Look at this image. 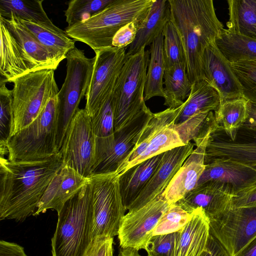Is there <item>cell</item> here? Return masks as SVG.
<instances>
[{
	"label": "cell",
	"instance_id": "obj_46",
	"mask_svg": "<svg viewBox=\"0 0 256 256\" xmlns=\"http://www.w3.org/2000/svg\"><path fill=\"white\" fill-rule=\"evenodd\" d=\"M256 206V183L236 194L233 200L234 207Z\"/></svg>",
	"mask_w": 256,
	"mask_h": 256
},
{
	"label": "cell",
	"instance_id": "obj_43",
	"mask_svg": "<svg viewBox=\"0 0 256 256\" xmlns=\"http://www.w3.org/2000/svg\"><path fill=\"white\" fill-rule=\"evenodd\" d=\"M178 232L152 236L145 250L146 256H172Z\"/></svg>",
	"mask_w": 256,
	"mask_h": 256
},
{
	"label": "cell",
	"instance_id": "obj_19",
	"mask_svg": "<svg viewBox=\"0 0 256 256\" xmlns=\"http://www.w3.org/2000/svg\"><path fill=\"white\" fill-rule=\"evenodd\" d=\"M210 134L194 142L196 148L184 161L162 194L170 204L176 203L196 187L205 168L206 150Z\"/></svg>",
	"mask_w": 256,
	"mask_h": 256
},
{
	"label": "cell",
	"instance_id": "obj_6",
	"mask_svg": "<svg viewBox=\"0 0 256 256\" xmlns=\"http://www.w3.org/2000/svg\"><path fill=\"white\" fill-rule=\"evenodd\" d=\"M150 51L142 48L126 56L114 89V132L119 131L142 113L148 110L144 99Z\"/></svg>",
	"mask_w": 256,
	"mask_h": 256
},
{
	"label": "cell",
	"instance_id": "obj_18",
	"mask_svg": "<svg viewBox=\"0 0 256 256\" xmlns=\"http://www.w3.org/2000/svg\"><path fill=\"white\" fill-rule=\"evenodd\" d=\"M202 70L204 80L218 92L220 104L244 98L242 86L230 63L218 49L215 42L204 50Z\"/></svg>",
	"mask_w": 256,
	"mask_h": 256
},
{
	"label": "cell",
	"instance_id": "obj_24",
	"mask_svg": "<svg viewBox=\"0 0 256 256\" xmlns=\"http://www.w3.org/2000/svg\"><path fill=\"white\" fill-rule=\"evenodd\" d=\"M0 82H12L16 78L32 72L22 48L8 28L0 20Z\"/></svg>",
	"mask_w": 256,
	"mask_h": 256
},
{
	"label": "cell",
	"instance_id": "obj_13",
	"mask_svg": "<svg viewBox=\"0 0 256 256\" xmlns=\"http://www.w3.org/2000/svg\"><path fill=\"white\" fill-rule=\"evenodd\" d=\"M170 205L161 194L125 214L118 234L120 248L145 250L154 230Z\"/></svg>",
	"mask_w": 256,
	"mask_h": 256
},
{
	"label": "cell",
	"instance_id": "obj_49",
	"mask_svg": "<svg viewBox=\"0 0 256 256\" xmlns=\"http://www.w3.org/2000/svg\"><path fill=\"white\" fill-rule=\"evenodd\" d=\"M234 256H256V236Z\"/></svg>",
	"mask_w": 256,
	"mask_h": 256
},
{
	"label": "cell",
	"instance_id": "obj_28",
	"mask_svg": "<svg viewBox=\"0 0 256 256\" xmlns=\"http://www.w3.org/2000/svg\"><path fill=\"white\" fill-rule=\"evenodd\" d=\"M19 20L58 64L66 58L67 54L71 50L76 48L75 40L70 38L66 31L55 25Z\"/></svg>",
	"mask_w": 256,
	"mask_h": 256
},
{
	"label": "cell",
	"instance_id": "obj_2",
	"mask_svg": "<svg viewBox=\"0 0 256 256\" xmlns=\"http://www.w3.org/2000/svg\"><path fill=\"white\" fill-rule=\"evenodd\" d=\"M170 20L183 43L188 76L192 84L204 80L202 59L204 50L224 28L212 0H168Z\"/></svg>",
	"mask_w": 256,
	"mask_h": 256
},
{
	"label": "cell",
	"instance_id": "obj_10",
	"mask_svg": "<svg viewBox=\"0 0 256 256\" xmlns=\"http://www.w3.org/2000/svg\"><path fill=\"white\" fill-rule=\"evenodd\" d=\"M96 138L90 116L85 108H78L60 150L63 165L72 168L84 177L90 178L95 160Z\"/></svg>",
	"mask_w": 256,
	"mask_h": 256
},
{
	"label": "cell",
	"instance_id": "obj_38",
	"mask_svg": "<svg viewBox=\"0 0 256 256\" xmlns=\"http://www.w3.org/2000/svg\"><path fill=\"white\" fill-rule=\"evenodd\" d=\"M13 96L12 90L0 82V154H8L7 143L11 136L14 124Z\"/></svg>",
	"mask_w": 256,
	"mask_h": 256
},
{
	"label": "cell",
	"instance_id": "obj_26",
	"mask_svg": "<svg viewBox=\"0 0 256 256\" xmlns=\"http://www.w3.org/2000/svg\"><path fill=\"white\" fill-rule=\"evenodd\" d=\"M170 18L168 0H154L150 8L138 27L136 38L129 46L126 56L134 54L142 48L150 46L162 32Z\"/></svg>",
	"mask_w": 256,
	"mask_h": 256
},
{
	"label": "cell",
	"instance_id": "obj_9",
	"mask_svg": "<svg viewBox=\"0 0 256 256\" xmlns=\"http://www.w3.org/2000/svg\"><path fill=\"white\" fill-rule=\"evenodd\" d=\"M94 210L92 239L98 236H118L126 210L120 192L119 175L116 172L89 178Z\"/></svg>",
	"mask_w": 256,
	"mask_h": 256
},
{
	"label": "cell",
	"instance_id": "obj_31",
	"mask_svg": "<svg viewBox=\"0 0 256 256\" xmlns=\"http://www.w3.org/2000/svg\"><path fill=\"white\" fill-rule=\"evenodd\" d=\"M227 30L256 40V0H228Z\"/></svg>",
	"mask_w": 256,
	"mask_h": 256
},
{
	"label": "cell",
	"instance_id": "obj_7",
	"mask_svg": "<svg viewBox=\"0 0 256 256\" xmlns=\"http://www.w3.org/2000/svg\"><path fill=\"white\" fill-rule=\"evenodd\" d=\"M66 74L58 94L56 144L60 150L70 124L88 88L95 56L88 58L77 48L66 55Z\"/></svg>",
	"mask_w": 256,
	"mask_h": 256
},
{
	"label": "cell",
	"instance_id": "obj_8",
	"mask_svg": "<svg viewBox=\"0 0 256 256\" xmlns=\"http://www.w3.org/2000/svg\"><path fill=\"white\" fill-rule=\"evenodd\" d=\"M54 71L32 72L12 82L14 124L11 136L27 127L39 116L58 88Z\"/></svg>",
	"mask_w": 256,
	"mask_h": 256
},
{
	"label": "cell",
	"instance_id": "obj_41",
	"mask_svg": "<svg viewBox=\"0 0 256 256\" xmlns=\"http://www.w3.org/2000/svg\"><path fill=\"white\" fill-rule=\"evenodd\" d=\"M193 212H188L176 203L170 204L154 230L152 236L180 230L190 220Z\"/></svg>",
	"mask_w": 256,
	"mask_h": 256
},
{
	"label": "cell",
	"instance_id": "obj_20",
	"mask_svg": "<svg viewBox=\"0 0 256 256\" xmlns=\"http://www.w3.org/2000/svg\"><path fill=\"white\" fill-rule=\"evenodd\" d=\"M210 180L228 184L236 194L256 183V165L229 158H212L205 164L198 185Z\"/></svg>",
	"mask_w": 256,
	"mask_h": 256
},
{
	"label": "cell",
	"instance_id": "obj_48",
	"mask_svg": "<svg viewBox=\"0 0 256 256\" xmlns=\"http://www.w3.org/2000/svg\"><path fill=\"white\" fill-rule=\"evenodd\" d=\"M0 256H28L20 245L4 240L0 241Z\"/></svg>",
	"mask_w": 256,
	"mask_h": 256
},
{
	"label": "cell",
	"instance_id": "obj_14",
	"mask_svg": "<svg viewBox=\"0 0 256 256\" xmlns=\"http://www.w3.org/2000/svg\"><path fill=\"white\" fill-rule=\"evenodd\" d=\"M150 110L142 113L119 131L114 132V144L95 154L92 176L116 172L136 146L144 128L152 117Z\"/></svg>",
	"mask_w": 256,
	"mask_h": 256
},
{
	"label": "cell",
	"instance_id": "obj_35",
	"mask_svg": "<svg viewBox=\"0 0 256 256\" xmlns=\"http://www.w3.org/2000/svg\"><path fill=\"white\" fill-rule=\"evenodd\" d=\"M43 0H0V16L13 14L19 18L50 26L54 25L42 6Z\"/></svg>",
	"mask_w": 256,
	"mask_h": 256
},
{
	"label": "cell",
	"instance_id": "obj_40",
	"mask_svg": "<svg viewBox=\"0 0 256 256\" xmlns=\"http://www.w3.org/2000/svg\"><path fill=\"white\" fill-rule=\"evenodd\" d=\"M113 92L114 90L90 116L92 127L97 138H106L114 136L115 107Z\"/></svg>",
	"mask_w": 256,
	"mask_h": 256
},
{
	"label": "cell",
	"instance_id": "obj_1",
	"mask_svg": "<svg viewBox=\"0 0 256 256\" xmlns=\"http://www.w3.org/2000/svg\"><path fill=\"white\" fill-rule=\"evenodd\" d=\"M62 164L60 152L35 161H10L0 157V220L22 222L33 216Z\"/></svg>",
	"mask_w": 256,
	"mask_h": 256
},
{
	"label": "cell",
	"instance_id": "obj_32",
	"mask_svg": "<svg viewBox=\"0 0 256 256\" xmlns=\"http://www.w3.org/2000/svg\"><path fill=\"white\" fill-rule=\"evenodd\" d=\"M164 80V105L171 109L182 106L188 98L192 85L187 75L186 63L165 69Z\"/></svg>",
	"mask_w": 256,
	"mask_h": 256
},
{
	"label": "cell",
	"instance_id": "obj_16",
	"mask_svg": "<svg viewBox=\"0 0 256 256\" xmlns=\"http://www.w3.org/2000/svg\"><path fill=\"white\" fill-rule=\"evenodd\" d=\"M235 192L229 184L210 180L198 185L176 204L190 212L200 208L209 220L233 208Z\"/></svg>",
	"mask_w": 256,
	"mask_h": 256
},
{
	"label": "cell",
	"instance_id": "obj_47",
	"mask_svg": "<svg viewBox=\"0 0 256 256\" xmlns=\"http://www.w3.org/2000/svg\"><path fill=\"white\" fill-rule=\"evenodd\" d=\"M200 256H230L222 245L210 233L205 250Z\"/></svg>",
	"mask_w": 256,
	"mask_h": 256
},
{
	"label": "cell",
	"instance_id": "obj_37",
	"mask_svg": "<svg viewBox=\"0 0 256 256\" xmlns=\"http://www.w3.org/2000/svg\"><path fill=\"white\" fill-rule=\"evenodd\" d=\"M114 0H72L68 2L64 16L68 26L84 22L98 14Z\"/></svg>",
	"mask_w": 256,
	"mask_h": 256
},
{
	"label": "cell",
	"instance_id": "obj_39",
	"mask_svg": "<svg viewBox=\"0 0 256 256\" xmlns=\"http://www.w3.org/2000/svg\"><path fill=\"white\" fill-rule=\"evenodd\" d=\"M162 34L165 69L176 64L186 63L182 38L176 27L170 20L166 24Z\"/></svg>",
	"mask_w": 256,
	"mask_h": 256
},
{
	"label": "cell",
	"instance_id": "obj_25",
	"mask_svg": "<svg viewBox=\"0 0 256 256\" xmlns=\"http://www.w3.org/2000/svg\"><path fill=\"white\" fill-rule=\"evenodd\" d=\"M170 124L146 142L136 146L116 172L122 174L132 166L175 148L184 145Z\"/></svg>",
	"mask_w": 256,
	"mask_h": 256
},
{
	"label": "cell",
	"instance_id": "obj_34",
	"mask_svg": "<svg viewBox=\"0 0 256 256\" xmlns=\"http://www.w3.org/2000/svg\"><path fill=\"white\" fill-rule=\"evenodd\" d=\"M248 102L244 97L226 102L214 112L217 124L232 141L236 140L239 130L247 120Z\"/></svg>",
	"mask_w": 256,
	"mask_h": 256
},
{
	"label": "cell",
	"instance_id": "obj_5",
	"mask_svg": "<svg viewBox=\"0 0 256 256\" xmlns=\"http://www.w3.org/2000/svg\"><path fill=\"white\" fill-rule=\"evenodd\" d=\"M56 88L39 116L27 127L12 136L6 147L10 161H35L59 153L56 144Z\"/></svg>",
	"mask_w": 256,
	"mask_h": 256
},
{
	"label": "cell",
	"instance_id": "obj_27",
	"mask_svg": "<svg viewBox=\"0 0 256 256\" xmlns=\"http://www.w3.org/2000/svg\"><path fill=\"white\" fill-rule=\"evenodd\" d=\"M162 155L163 153L138 163L119 176L120 192L126 210L156 170Z\"/></svg>",
	"mask_w": 256,
	"mask_h": 256
},
{
	"label": "cell",
	"instance_id": "obj_3",
	"mask_svg": "<svg viewBox=\"0 0 256 256\" xmlns=\"http://www.w3.org/2000/svg\"><path fill=\"white\" fill-rule=\"evenodd\" d=\"M58 214L52 238V256H84L93 240L94 210L90 182L68 200Z\"/></svg>",
	"mask_w": 256,
	"mask_h": 256
},
{
	"label": "cell",
	"instance_id": "obj_42",
	"mask_svg": "<svg viewBox=\"0 0 256 256\" xmlns=\"http://www.w3.org/2000/svg\"><path fill=\"white\" fill-rule=\"evenodd\" d=\"M240 84L244 97L256 104V60L230 64Z\"/></svg>",
	"mask_w": 256,
	"mask_h": 256
},
{
	"label": "cell",
	"instance_id": "obj_36",
	"mask_svg": "<svg viewBox=\"0 0 256 256\" xmlns=\"http://www.w3.org/2000/svg\"><path fill=\"white\" fill-rule=\"evenodd\" d=\"M173 128L185 145L192 140L195 142L204 138L220 127L214 112H210L194 115L182 123L174 124Z\"/></svg>",
	"mask_w": 256,
	"mask_h": 256
},
{
	"label": "cell",
	"instance_id": "obj_12",
	"mask_svg": "<svg viewBox=\"0 0 256 256\" xmlns=\"http://www.w3.org/2000/svg\"><path fill=\"white\" fill-rule=\"evenodd\" d=\"M126 49L111 46L94 52L93 72L85 94V109L90 116L114 90L126 60Z\"/></svg>",
	"mask_w": 256,
	"mask_h": 256
},
{
	"label": "cell",
	"instance_id": "obj_23",
	"mask_svg": "<svg viewBox=\"0 0 256 256\" xmlns=\"http://www.w3.org/2000/svg\"><path fill=\"white\" fill-rule=\"evenodd\" d=\"M0 20L7 26L22 48L32 72L57 68L59 64L18 17L10 14L6 18L0 16Z\"/></svg>",
	"mask_w": 256,
	"mask_h": 256
},
{
	"label": "cell",
	"instance_id": "obj_30",
	"mask_svg": "<svg viewBox=\"0 0 256 256\" xmlns=\"http://www.w3.org/2000/svg\"><path fill=\"white\" fill-rule=\"evenodd\" d=\"M215 44L230 63L256 60V40L223 28L218 34Z\"/></svg>",
	"mask_w": 256,
	"mask_h": 256
},
{
	"label": "cell",
	"instance_id": "obj_44",
	"mask_svg": "<svg viewBox=\"0 0 256 256\" xmlns=\"http://www.w3.org/2000/svg\"><path fill=\"white\" fill-rule=\"evenodd\" d=\"M113 238L104 236H96L84 256H114Z\"/></svg>",
	"mask_w": 256,
	"mask_h": 256
},
{
	"label": "cell",
	"instance_id": "obj_11",
	"mask_svg": "<svg viewBox=\"0 0 256 256\" xmlns=\"http://www.w3.org/2000/svg\"><path fill=\"white\" fill-rule=\"evenodd\" d=\"M210 233L234 256L256 236V206L233 207L210 220Z\"/></svg>",
	"mask_w": 256,
	"mask_h": 256
},
{
	"label": "cell",
	"instance_id": "obj_51",
	"mask_svg": "<svg viewBox=\"0 0 256 256\" xmlns=\"http://www.w3.org/2000/svg\"><path fill=\"white\" fill-rule=\"evenodd\" d=\"M138 251L132 248H120L117 256H143Z\"/></svg>",
	"mask_w": 256,
	"mask_h": 256
},
{
	"label": "cell",
	"instance_id": "obj_45",
	"mask_svg": "<svg viewBox=\"0 0 256 256\" xmlns=\"http://www.w3.org/2000/svg\"><path fill=\"white\" fill-rule=\"evenodd\" d=\"M138 24L132 22L120 28L113 38L112 46L119 48H126L134 41Z\"/></svg>",
	"mask_w": 256,
	"mask_h": 256
},
{
	"label": "cell",
	"instance_id": "obj_50",
	"mask_svg": "<svg viewBox=\"0 0 256 256\" xmlns=\"http://www.w3.org/2000/svg\"><path fill=\"white\" fill-rule=\"evenodd\" d=\"M248 117L246 122L256 126V104L248 102Z\"/></svg>",
	"mask_w": 256,
	"mask_h": 256
},
{
	"label": "cell",
	"instance_id": "obj_4",
	"mask_svg": "<svg viewBox=\"0 0 256 256\" xmlns=\"http://www.w3.org/2000/svg\"><path fill=\"white\" fill-rule=\"evenodd\" d=\"M154 0H114L86 21L67 26L65 31L75 41L84 43L95 52L112 46L114 36L126 24H140Z\"/></svg>",
	"mask_w": 256,
	"mask_h": 256
},
{
	"label": "cell",
	"instance_id": "obj_29",
	"mask_svg": "<svg viewBox=\"0 0 256 256\" xmlns=\"http://www.w3.org/2000/svg\"><path fill=\"white\" fill-rule=\"evenodd\" d=\"M220 104L218 92L206 80H202L195 82L192 85L190 93L182 104L174 124L182 123L199 114L215 112Z\"/></svg>",
	"mask_w": 256,
	"mask_h": 256
},
{
	"label": "cell",
	"instance_id": "obj_33",
	"mask_svg": "<svg viewBox=\"0 0 256 256\" xmlns=\"http://www.w3.org/2000/svg\"><path fill=\"white\" fill-rule=\"evenodd\" d=\"M162 32L150 46L144 95V100L154 96L164 98V77L165 70Z\"/></svg>",
	"mask_w": 256,
	"mask_h": 256
},
{
	"label": "cell",
	"instance_id": "obj_22",
	"mask_svg": "<svg viewBox=\"0 0 256 256\" xmlns=\"http://www.w3.org/2000/svg\"><path fill=\"white\" fill-rule=\"evenodd\" d=\"M210 234V220L203 209L197 208L188 222L178 231L172 256H200Z\"/></svg>",
	"mask_w": 256,
	"mask_h": 256
},
{
	"label": "cell",
	"instance_id": "obj_17",
	"mask_svg": "<svg viewBox=\"0 0 256 256\" xmlns=\"http://www.w3.org/2000/svg\"><path fill=\"white\" fill-rule=\"evenodd\" d=\"M193 150L190 142L164 152L156 170L127 210H137L161 195Z\"/></svg>",
	"mask_w": 256,
	"mask_h": 256
},
{
	"label": "cell",
	"instance_id": "obj_15",
	"mask_svg": "<svg viewBox=\"0 0 256 256\" xmlns=\"http://www.w3.org/2000/svg\"><path fill=\"white\" fill-rule=\"evenodd\" d=\"M216 158L256 165V126L246 122L234 141L222 134L220 128L212 132L206 145L205 164Z\"/></svg>",
	"mask_w": 256,
	"mask_h": 256
},
{
	"label": "cell",
	"instance_id": "obj_21",
	"mask_svg": "<svg viewBox=\"0 0 256 256\" xmlns=\"http://www.w3.org/2000/svg\"><path fill=\"white\" fill-rule=\"evenodd\" d=\"M90 182V178L62 164L48 186L33 216H38L50 209L59 212L65 203Z\"/></svg>",
	"mask_w": 256,
	"mask_h": 256
}]
</instances>
